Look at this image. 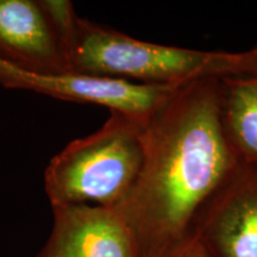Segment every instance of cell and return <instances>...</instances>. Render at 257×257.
<instances>
[{"label":"cell","instance_id":"6da1fadb","mask_svg":"<svg viewBox=\"0 0 257 257\" xmlns=\"http://www.w3.org/2000/svg\"><path fill=\"white\" fill-rule=\"evenodd\" d=\"M143 144L140 176L115 208L140 257H165L191 236L198 214L240 165L221 120L220 79L173 89L143 125Z\"/></svg>","mask_w":257,"mask_h":257},{"label":"cell","instance_id":"7a4b0ae2","mask_svg":"<svg viewBox=\"0 0 257 257\" xmlns=\"http://www.w3.org/2000/svg\"><path fill=\"white\" fill-rule=\"evenodd\" d=\"M73 72L143 85L180 87L202 79L257 72V47L202 51L137 40L78 16L66 47Z\"/></svg>","mask_w":257,"mask_h":257},{"label":"cell","instance_id":"3957f363","mask_svg":"<svg viewBox=\"0 0 257 257\" xmlns=\"http://www.w3.org/2000/svg\"><path fill=\"white\" fill-rule=\"evenodd\" d=\"M110 113L99 130L72 141L48 163L44 189L51 207H115L136 184L144 159V124Z\"/></svg>","mask_w":257,"mask_h":257},{"label":"cell","instance_id":"277c9868","mask_svg":"<svg viewBox=\"0 0 257 257\" xmlns=\"http://www.w3.org/2000/svg\"><path fill=\"white\" fill-rule=\"evenodd\" d=\"M0 86L41 93L64 101L104 106L110 112H118L141 124H146L176 88L75 72H29L3 60H0Z\"/></svg>","mask_w":257,"mask_h":257},{"label":"cell","instance_id":"5b68a950","mask_svg":"<svg viewBox=\"0 0 257 257\" xmlns=\"http://www.w3.org/2000/svg\"><path fill=\"white\" fill-rule=\"evenodd\" d=\"M212 257H257V166L240 163L191 232Z\"/></svg>","mask_w":257,"mask_h":257},{"label":"cell","instance_id":"8992f818","mask_svg":"<svg viewBox=\"0 0 257 257\" xmlns=\"http://www.w3.org/2000/svg\"><path fill=\"white\" fill-rule=\"evenodd\" d=\"M54 225L40 257H140L130 226L115 207H53Z\"/></svg>","mask_w":257,"mask_h":257},{"label":"cell","instance_id":"52a82bcc","mask_svg":"<svg viewBox=\"0 0 257 257\" xmlns=\"http://www.w3.org/2000/svg\"><path fill=\"white\" fill-rule=\"evenodd\" d=\"M0 60L29 72H73L40 0H0Z\"/></svg>","mask_w":257,"mask_h":257},{"label":"cell","instance_id":"ba28073f","mask_svg":"<svg viewBox=\"0 0 257 257\" xmlns=\"http://www.w3.org/2000/svg\"><path fill=\"white\" fill-rule=\"evenodd\" d=\"M220 111L239 162L257 166V72L220 79Z\"/></svg>","mask_w":257,"mask_h":257},{"label":"cell","instance_id":"9c48e42d","mask_svg":"<svg viewBox=\"0 0 257 257\" xmlns=\"http://www.w3.org/2000/svg\"><path fill=\"white\" fill-rule=\"evenodd\" d=\"M165 257H212L194 236H189Z\"/></svg>","mask_w":257,"mask_h":257}]
</instances>
